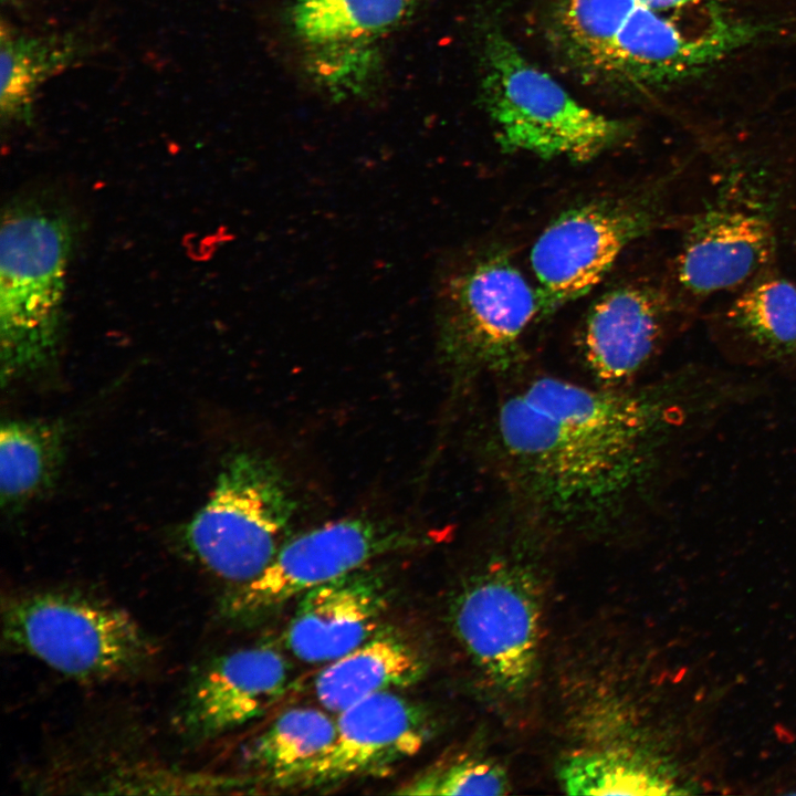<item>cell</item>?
Instances as JSON below:
<instances>
[{"instance_id": "6da1fadb", "label": "cell", "mask_w": 796, "mask_h": 796, "mask_svg": "<svg viewBox=\"0 0 796 796\" xmlns=\"http://www.w3.org/2000/svg\"><path fill=\"white\" fill-rule=\"evenodd\" d=\"M662 387H589L538 377L493 420L495 455L542 522L595 528L622 520L647 488L672 428Z\"/></svg>"}, {"instance_id": "7a4b0ae2", "label": "cell", "mask_w": 796, "mask_h": 796, "mask_svg": "<svg viewBox=\"0 0 796 796\" xmlns=\"http://www.w3.org/2000/svg\"><path fill=\"white\" fill-rule=\"evenodd\" d=\"M688 9V8H687ZM656 10L639 0H551L546 33L557 57L589 84L648 92L688 80L741 49L719 13L699 24L687 10Z\"/></svg>"}, {"instance_id": "3957f363", "label": "cell", "mask_w": 796, "mask_h": 796, "mask_svg": "<svg viewBox=\"0 0 796 796\" xmlns=\"http://www.w3.org/2000/svg\"><path fill=\"white\" fill-rule=\"evenodd\" d=\"M73 233L70 216L40 198L20 199L3 211L0 234L3 383L42 369L57 353Z\"/></svg>"}, {"instance_id": "277c9868", "label": "cell", "mask_w": 796, "mask_h": 796, "mask_svg": "<svg viewBox=\"0 0 796 796\" xmlns=\"http://www.w3.org/2000/svg\"><path fill=\"white\" fill-rule=\"evenodd\" d=\"M480 53L483 105L502 150L585 163L627 135L624 123L574 98L501 30L483 35Z\"/></svg>"}, {"instance_id": "5b68a950", "label": "cell", "mask_w": 796, "mask_h": 796, "mask_svg": "<svg viewBox=\"0 0 796 796\" xmlns=\"http://www.w3.org/2000/svg\"><path fill=\"white\" fill-rule=\"evenodd\" d=\"M296 505L276 462L255 451L235 452L223 462L209 498L187 524L186 546L224 584L227 596L270 565Z\"/></svg>"}, {"instance_id": "8992f818", "label": "cell", "mask_w": 796, "mask_h": 796, "mask_svg": "<svg viewBox=\"0 0 796 796\" xmlns=\"http://www.w3.org/2000/svg\"><path fill=\"white\" fill-rule=\"evenodd\" d=\"M436 300L438 354L460 386L510 367L528 325L542 314L537 289L503 252L441 272Z\"/></svg>"}, {"instance_id": "52a82bcc", "label": "cell", "mask_w": 796, "mask_h": 796, "mask_svg": "<svg viewBox=\"0 0 796 796\" xmlns=\"http://www.w3.org/2000/svg\"><path fill=\"white\" fill-rule=\"evenodd\" d=\"M3 638L77 680H107L135 672L153 654L133 617L106 601L78 594L42 591L10 599Z\"/></svg>"}, {"instance_id": "ba28073f", "label": "cell", "mask_w": 796, "mask_h": 796, "mask_svg": "<svg viewBox=\"0 0 796 796\" xmlns=\"http://www.w3.org/2000/svg\"><path fill=\"white\" fill-rule=\"evenodd\" d=\"M659 196L653 189L576 205L543 230L530 254L542 314L587 294L628 244L656 227Z\"/></svg>"}, {"instance_id": "9c48e42d", "label": "cell", "mask_w": 796, "mask_h": 796, "mask_svg": "<svg viewBox=\"0 0 796 796\" xmlns=\"http://www.w3.org/2000/svg\"><path fill=\"white\" fill-rule=\"evenodd\" d=\"M732 182L695 213L673 262V294L690 315L710 297L736 292L774 266L777 233L765 198Z\"/></svg>"}, {"instance_id": "30bf717a", "label": "cell", "mask_w": 796, "mask_h": 796, "mask_svg": "<svg viewBox=\"0 0 796 796\" xmlns=\"http://www.w3.org/2000/svg\"><path fill=\"white\" fill-rule=\"evenodd\" d=\"M423 540L407 526L375 517L324 524L285 542L256 579L224 596L223 610L230 619L256 624L310 589Z\"/></svg>"}, {"instance_id": "8fae6325", "label": "cell", "mask_w": 796, "mask_h": 796, "mask_svg": "<svg viewBox=\"0 0 796 796\" xmlns=\"http://www.w3.org/2000/svg\"><path fill=\"white\" fill-rule=\"evenodd\" d=\"M452 629L495 685L521 690L537 663L541 608L536 582L522 565L495 561L464 584L451 605Z\"/></svg>"}, {"instance_id": "7c38bea8", "label": "cell", "mask_w": 796, "mask_h": 796, "mask_svg": "<svg viewBox=\"0 0 796 796\" xmlns=\"http://www.w3.org/2000/svg\"><path fill=\"white\" fill-rule=\"evenodd\" d=\"M433 727L426 708L395 691L367 696L338 713L331 748L301 787L387 775L423 748Z\"/></svg>"}, {"instance_id": "4fadbf2b", "label": "cell", "mask_w": 796, "mask_h": 796, "mask_svg": "<svg viewBox=\"0 0 796 796\" xmlns=\"http://www.w3.org/2000/svg\"><path fill=\"white\" fill-rule=\"evenodd\" d=\"M687 315L673 292L650 282L612 289L589 310L580 337L584 362L604 387H625L663 345L673 318Z\"/></svg>"}, {"instance_id": "5bb4252c", "label": "cell", "mask_w": 796, "mask_h": 796, "mask_svg": "<svg viewBox=\"0 0 796 796\" xmlns=\"http://www.w3.org/2000/svg\"><path fill=\"white\" fill-rule=\"evenodd\" d=\"M390 597L387 575L370 564L316 586L297 598L285 647L302 661L328 663L381 628Z\"/></svg>"}, {"instance_id": "9a60e30c", "label": "cell", "mask_w": 796, "mask_h": 796, "mask_svg": "<svg viewBox=\"0 0 796 796\" xmlns=\"http://www.w3.org/2000/svg\"><path fill=\"white\" fill-rule=\"evenodd\" d=\"M706 328L727 362L796 380V284L774 266L711 312Z\"/></svg>"}, {"instance_id": "2e32d148", "label": "cell", "mask_w": 796, "mask_h": 796, "mask_svg": "<svg viewBox=\"0 0 796 796\" xmlns=\"http://www.w3.org/2000/svg\"><path fill=\"white\" fill-rule=\"evenodd\" d=\"M290 667L270 645L224 653L190 684L179 720L187 734L213 737L263 715L289 687Z\"/></svg>"}, {"instance_id": "e0dca14e", "label": "cell", "mask_w": 796, "mask_h": 796, "mask_svg": "<svg viewBox=\"0 0 796 796\" xmlns=\"http://www.w3.org/2000/svg\"><path fill=\"white\" fill-rule=\"evenodd\" d=\"M428 0H286L283 27L295 53L385 48Z\"/></svg>"}, {"instance_id": "ac0fdd59", "label": "cell", "mask_w": 796, "mask_h": 796, "mask_svg": "<svg viewBox=\"0 0 796 796\" xmlns=\"http://www.w3.org/2000/svg\"><path fill=\"white\" fill-rule=\"evenodd\" d=\"M427 672L421 652L405 637L380 628L362 645L328 662L314 679L318 702L339 713L376 693L418 683Z\"/></svg>"}, {"instance_id": "d6986e66", "label": "cell", "mask_w": 796, "mask_h": 796, "mask_svg": "<svg viewBox=\"0 0 796 796\" xmlns=\"http://www.w3.org/2000/svg\"><path fill=\"white\" fill-rule=\"evenodd\" d=\"M335 736L336 721L325 712L304 706L290 709L250 744L247 761L269 784L301 787Z\"/></svg>"}, {"instance_id": "ffe728a7", "label": "cell", "mask_w": 796, "mask_h": 796, "mask_svg": "<svg viewBox=\"0 0 796 796\" xmlns=\"http://www.w3.org/2000/svg\"><path fill=\"white\" fill-rule=\"evenodd\" d=\"M80 51L78 42L70 36L22 34L2 24V118L8 122L28 119L39 88L45 81L75 62Z\"/></svg>"}, {"instance_id": "44dd1931", "label": "cell", "mask_w": 796, "mask_h": 796, "mask_svg": "<svg viewBox=\"0 0 796 796\" xmlns=\"http://www.w3.org/2000/svg\"><path fill=\"white\" fill-rule=\"evenodd\" d=\"M64 452L61 425L8 420L0 430L1 504L18 509L51 485Z\"/></svg>"}, {"instance_id": "7402d4cb", "label": "cell", "mask_w": 796, "mask_h": 796, "mask_svg": "<svg viewBox=\"0 0 796 796\" xmlns=\"http://www.w3.org/2000/svg\"><path fill=\"white\" fill-rule=\"evenodd\" d=\"M559 782L570 795H662L671 782L636 753L605 750L578 753L559 768Z\"/></svg>"}, {"instance_id": "603a6c76", "label": "cell", "mask_w": 796, "mask_h": 796, "mask_svg": "<svg viewBox=\"0 0 796 796\" xmlns=\"http://www.w3.org/2000/svg\"><path fill=\"white\" fill-rule=\"evenodd\" d=\"M296 59L310 86L333 103L370 98L386 75L385 48L315 50L296 53Z\"/></svg>"}, {"instance_id": "cb8c5ba5", "label": "cell", "mask_w": 796, "mask_h": 796, "mask_svg": "<svg viewBox=\"0 0 796 796\" xmlns=\"http://www.w3.org/2000/svg\"><path fill=\"white\" fill-rule=\"evenodd\" d=\"M510 783L493 761L467 756L431 768L410 779L395 793L401 795H503Z\"/></svg>"}]
</instances>
